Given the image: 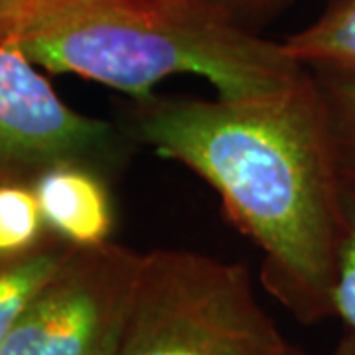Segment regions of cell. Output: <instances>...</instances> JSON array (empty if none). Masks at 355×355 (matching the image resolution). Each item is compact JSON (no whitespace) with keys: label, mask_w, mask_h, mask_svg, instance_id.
<instances>
[{"label":"cell","mask_w":355,"mask_h":355,"mask_svg":"<svg viewBox=\"0 0 355 355\" xmlns=\"http://www.w3.org/2000/svg\"><path fill=\"white\" fill-rule=\"evenodd\" d=\"M125 130L217 191L229 221L263 253L265 288L292 316H334L343 178L312 71L247 99L153 93L128 107Z\"/></svg>","instance_id":"cell-1"},{"label":"cell","mask_w":355,"mask_h":355,"mask_svg":"<svg viewBox=\"0 0 355 355\" xmlns=\"http://www.w3.org/2000/svg\"><path fill=\"white\" fill-rule=\"evenodd\" d=\"M4 42L51 73L135 99L178 73L207 79L217 97L247 99L294 87L310 71L209 0H24Z\"/></svg>","instance_id":"cell-2"},{"label":"cell","mask_w":355,"mask_h":355,"mask_svg":"<svg viewBox=\"0 0 355 355\" xmlns=\"http://www.w3.org/2000/svg\"><path fill=\"white\" fill-rule=\"evenodd\" d=\"M249 268L188 249L144 253L116 355H291Z\"/></svg>","instance_id":"cell-3"},{"label":"cell","mask_w":355,"mask_h":355,"mask_svg":"<svg viewBox=\"0 0 355 355\" xmlns=\"http://www.w3.org/2000/svg\"><path fill=\"white\" fill-rule=\"evenodd\" d=\"M144 253L121 243L71 247L26 308L0 355H116Z\"/></svg>","instance_id":"cell-4"},{"label":"cell","mask_w":355,"mask_h":355,"mask_svg":"<svg viewBox=\"0 0 355 355\" xmlns=\"http://www.w3.org/2000/svg\"><path fill=\"white\" fill-rule=\"evenodd\" d=\"M130 144L125 127L73 111L16 44H0V184L32 186L55 166L109 178Z\"/></svg>","instance_id":"cell-5"},{"label":"cell","mask_w":355,"mask_h":355,"mask_svg":"<svg viewBox=\"0 0 355 355\" xmlns=\"http://www.w3.org/2000/svg\"><path fill=\"white\" fill-rule=\"evenodd\" d=\"M32 188L51 233L76 247L109 241L114 211L107 178L81 166H55Z\"/></svg>","instance_id":"cell-6"},{"label":"cell","mask_w":355,"mask_h":355,"mask_svg":"<svg viewBox=\"0 0 355 355\" xmlns=\"http://www.w3.org/2000/svg\"><path fill=\"white\" fill-rule=\"evenodd\" d=\"M71 247V243L48 231L36 247L0 257V347Z\"/></svg>","instance_id":"cell-7"},{"label":"cell","mask_w":355,"mask_h":355,"mask_svg":"<svg viewBox=\"0 0 355 355\" xmlns=\"http://www.w3.org/2000/svg\"><path fill=\"white\" fill-rule=\"evenodd\" d=\"M306 67H355V0H338L314 24L282 42Z\"/></svg>","instance_id":"cell-8"},{"label":"cell","mask_w":355,"mask_h":355,"mask_svg":"<svg viewBox=\"0 0 355 355\" xmlns=\"http://www.w3.org/2000/svg\"><path fill=\"white\" fill-rule=\"evenodd\" d=\"M343 182L355 186V67H310Z\"/></svg>","instance_id":"cell-9"},{"label":"cell","mask_w":355,"mask_h":355,"mask_svg":"<svg viewBox=\"0 0 355 355\" xmlns=\"http://www.w3.org/2000/svg\"><path fill=\"white\" fill-rule=\"evenodd\" d=\"M50 229L28 184H0V257L36 247Z\"/></svg>","instance_id":"cell-10"},{"label":"cell","mask_w":355,"mask_h":355,"mask_svg":"<svg viewBox=\"0 0 355 355\" xmlns=\"http://www.w3.org/2000/svg\"><path fill=\"white\" fill-rule=\"evenodd\" d=\"M334 316L355 331V186L347 182H343V229L334 282Z\"/></svg>","instance_id":"cell-11"},{"label":"cell","mask_w":355,"mask_h":355,"mask_svg":"<svg viewBox=\"0 0 355 355\" xmlns=\"http://www.w3.org/2000/svg\"><path fill=\"white\" fill-rule=\"evenodd\" d=\"M209 2H214L221 10H225L235 20L247 26V20L270 14L280 6L288 4L291 0H209Z\"/></svg>","instance_id":"cell-12"},{"label":"cell","mask_w":355,"mask_h":355,"mask_svg":"<svg viewBox=\"0 0 355 355\" xmlns=\"http://www.w3.org/2000/svg\"><path fill=\"white\" fill-rule=\"evenodd\" d=\"M24 0H0V44L10 36L14 20Z\"/></svg>","instance_id":"cell-13"},{"label":"cell","mask_w":355,"mask_h":355,"mask_svg":"<svg viewBox=\"0 0 355 355\" xmlns=\"http://www.w3.org/2000/svg\"><path fill=\"white\" fill-rule=\"evenodd\" d=\"M331 355H355V331H345V336L338 342Z\"/></svg>","instance_id":"cell-14"},{"label":"cell","mask_w":355,"mask_h":355,"mask_svg":"<svg viewBox=\"0 0 355 355\" xmlns=\"http://www.w3.org/2000/svg\"><path fill=\"white\" fill-rule=\"evenodd\" d=\"M291 355H308L306 352H302V349H298V347H292Z\"/></svg>","instance_id":"cell-15"}]
</instances>
